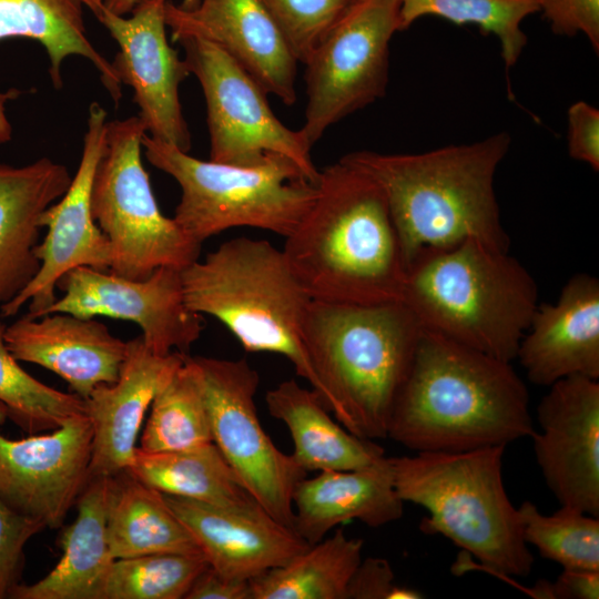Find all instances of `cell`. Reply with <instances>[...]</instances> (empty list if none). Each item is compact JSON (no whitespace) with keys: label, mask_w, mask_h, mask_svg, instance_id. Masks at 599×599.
I'll return each instance as SVG.
<instances>
[{"label":"cell","mask_w":599,"mask_h":599,"mask_svg":"<svg viewBox=\"0 0 599 599\" xmlns=\"http://www.w3.org/2000/svg\"><path fill=\"white\" fill-rule=\"evenodd\" d=\"M522 535L540 556L562 569L599 570V518L560 506L550 515L540 512L531 501L518 507Z\"/></svg>","instance_id":"34"},{"label":"cell","mask_w":599,"mask_h":599,"mask_svg":"<svg viewBox=\"0 0 599 599\" xmlns=\"http://www.w3.org/2000/svg\"><path fill=\"white\" fill-rule=\"evenodd\" d=\"M197 366L213 443L256 502L293 528V491L306 471L281 451L263 429L255 395L257 372L246 359L193 356Z\"/></svg>","instance_id":"12"},{"label":"cell","mask_w":599,"mask_h":599,"mask_svg":"<svg viewBox=\"0 0 599 599\" xmlns=\"http://www.w3.org/2000/svg\"><path fill=\"white\" fill-rule=\"evenodd\" d=\"M148 161L172 176L181 189L174 221L195 241L233 227H254L287 237L317 196L291 159L271 154L253 166L193 158L176 146L144 134Z\"/></svg>","instance_id":"8"},{"label":"cell","mask_w":599,"mask_h":599,"mask_svg":"<svg viewBox=\"0 0 599 599\" xmlns=\"http://www.w3.org/2000/svg\"><path fill=\"white\" fill-rule=\"evenodd\" d=\"M425 596L410 587L395 585L389 599H420Z\"/></svg>","instance_id":"44"},{"label":"cell","mask_w":599,"mask_h":599,"mask_svg":"<svg viewBox=\"0 0 599 599\" xmlns=\"http://www.w3.org/2000/svg\"><path fill=\"white\" fill-rule=\"evenodd\" d=\"M71 180L65 165L47 156L22 166L0 162V307L39 271L40 217Z\"/></svg>","instance_id":"24"},{"label":"cell","mask_w":599,"mask_h":599,"mask_svg":"<svg viewBox=\"0 0 599 599\" xmlns=\"http://www.w3.org/2000/svg\"><path fill=\"white\" fill-rule=\"evenodd\" d=\"M113 476L90 477L75 506L77 518L58 539L62 556L55 567L34 583H19L12 599H101L113 562L106 519Z\"/></svg>","instance_id":"25"},{"label":"cell","mask_w":599,"mask_h":599,"mask_svg":"<svg viewBox=\"0 0 599 599\" xmlns=\"http://www.w3.org/2000/svg\"><path fill=\"white\" fill-rule=\"evenodd\" d=\"M181 280L191 311L220 321L248 353L286 357L323 400L303 338L312 298L283 250L265 240L235 237L182 270Z\"/></svg>","instance_id":"7"},{"label":"cell","mask_w":599,"mask_h":599,"mask_svg":"<svg viewBox=\"0 0 599 599\" xmlns=\"http://www.w3.org/2000/svg\"><path fill=\"white\" fill-rule=\"evenodd\" d=\"M498 132L468 144L415 154L355 151L341 158L373 179L384 192L403 258L473 238L508 251L494 190L498 165L510 146Z\"/></svg>","instance_id":"2"},{"label":"cell","mask_w":599,"mask_h":599,"mask_svg":"<svg viewBox=\"0 0 599 599\" xmlns=\"http://www.w3.org/2000/svg\"><path fill=\"white\" fill-rule=\"evenodd\" d=\"M106 111L92 102L77 173L65 193L40 217L41 227L48 231L35 247L39 271L12 301L0 307L2 317L17 315L26 304V315L41 317L57 300V284L67 272L78 266L110 268L111 246L91 207L92 183L106 149Z\"/></svg>","instance_id":"14"},{"label":"cell","mask_w":599,"mask_h":599,"mask_svg":"<svg viewBox=\"0 0 599 599\" xmlns=\"http://www.w3.org/2000/svg\"><path fill=\"white\" fill-rule=\"evenodd\" d=\"M505 448L390 457L394 486L404 502L426 509L424 534L445 536L494 575L527 577L534 556L502 481Z\"/></svg>","instance_id":"6"},{"label":"cell","mask_w":599,"mask_h":599,"mask_svg":"<svg viewBox=\"0 0 599 599\" xmlns=\"http://www.w3.org/2000/svg\"><path fill=\"white\" fill-rule=\"evenodd\" d=\"M399 12V0H355L304 63L307 99L300 131L311 146L333 124L385 95Z\"/></svg>","instance_id":"10"},{"label":"cell","mask_w":599,"mask_h":599,"mask_svg":"<svg viewBox=\"0 0 599 599\" xmlns=\"http://www.w3.org/2000/svg\"><path fill=\"white\" fill-rule=\"evenodd\" d=\"M293 528L311 546L337 525L358 520L377 528L403 516L392 458L354 470H324L303 478L293 491Z\"/></svg>","instance_id":"23"},{"label":"cell","mask_w":599,"mask_h":599,"mask_svg":"<svg viewBox=\"0 0 599 599\" xmlns=\"http://www.w3.org/2000/svg\"><path fill=\"white\" fill-rule=\"evenodd\" d=\"M145 133L139 115L108 122L106 149L91 191L93 219L111 246L109 270L131 280L163 266L182 271L202 248L158 205L141 160Z\"/></svg>","instance_id":"9"},{"label":"cell","mask_w":599,"mask_h":599,"mask_svg":"<svg viewBox=\"0 0 599 599\" xmlns=\"http://www.w3.org/2000/svg\"><path fill=\"white\" fill-rule=\"evenodd\" d=\"M84 0H0V41L26 38L40 43L49 59V74L55 89L63 81L61 67L71 55L88 59L99 71L102 84L118 104L121 82L112 64L91 43L84 23ZM20 91L0 92V144L12 136L6 103Z\"/></svg>","instance_id":"26"},{"label":"cell","mask_w":599,"mask_h":599,"mask_svg":"<svg viewBox=\"0 0 599 599\" xmlns=\"http://www.w3.org/2000/svg\"><path fill=\"white\" fill-rule=\"evenodd\" d=\"M4 341L16 359L51 370L83 399L116 380L126 352L103 323L69 313L23 315L6 326Z\"/></svg>","instance_id":"22"},{"label":"cell","mask_w":599,"mask_h":599,"mask_svg":"<svg viewBox=\"0 0 599 599\" xmlns=\"http://www.w3.org/2000/svg\"><path fill=\"white\" fill-rule=\"evenodd\" d=\"M400 31L416 20L434 16L453 24L475 26L500 42L501 58L508 72L519 60L527 35L522 21L539 12L537 0H399Z\"/></svg>","instance_id":"32"},{"label":"cell","mask_w":599,"mask_h":599,"mask_svg":"<svg viewBox=\"0 0 599 599\" xmlns=\"http://www.w3.org/2000/svg\"><path fill=\"white\" fill-rule=\"evenodd\" d=\"M206 567L203 555L163 552L114 559L101 599H184Z\"/></svg>","instance_id":"35"},{"label":"cell","mask_w":599,"mask_h":599,"mask_svg":"<svg viewBox=\"0 0 599 599\" xmlns=\"http://www.w3.org/2000/svg\"><path fill=\"white\" fill-rule=\"evenodd\" d=\"M317 190L282 248L306 293L331 303L400 302L406 266L379 185L339 159L319 171Z\"/></svg>","instance_id":"3"},{"label":"cell","mask_w":599,"mask_h":599,"mask_svg":"<svg viewBox=\"0 0 599 599\" xmlns=\"http://www.w3.org/2000/svg\"><path fill=\"white\" fill-rule=\"evenodd\" d=\"M296 60L305 63L355 0H260Z\"/></svg>","instance_id":"36"},{"label":"cell","mask_w":599,"mask_h":599,"mask_svg":"<svg viewBox=\"0 0 599 599\" xmlns=\"http://www.w3.org/2000/svg\"><path fill=\"white\" fill-rule=\"evenodd\" d=\"M551 591L552 599H598L599 570L562 569Z\"/></svg>","instance_id":"42"},{"label":"cell","mask_w":599,"mask_h":599,"mask_svg":"<svg viewBox=\"0 0 599 599\" xmlns=\"http://www.w3.org/2000/svg\"><path fill=\"white\" fill-rule=\"evenodd\" d=\"M166 1L140 0L129 18L112 12L103 1L84 4L119 44L111 64L121 84L133 89L149 135L189 152L191 133L179 87L190 71L166 39Z\"/></svg>","instance_id":"15"},{"label":"cell","mask_w":599,"mask_h":599,"mask_svg":"<svg viewBox=\"0 0 599 599\" xmlns=\"http://www.w3.org/2000/svg\"><path fill=\"white\" fill-rule=\"evenodd\" d=\"M4 331L6 325L0 318V403L4 405L8 418L31 435L55 429L85 414L82 397L41 383L19 365L7 347Z\"/></svg>","instance_id":"33"},{"label":"cell","mask_w":599,"mask_h":599,"mask_svg":"<svg viewBox=\"0 0 599 599\" xmlns=\"http://www.w3.org/2000/svg\"><path fill=\"white\" fill-rule=\"evenodd\" d=\"M125 471L164 495L225 507L260 506L214 443L154 453L136 447Z\"/></svg>","instance_id":"29"},{"label":"cell","mask_w":599,"mask_h":599,"mask_svg":"<svg viewBox=\"0 0 599 599\" xmlns=\"http://www.w3.org/2000/svg\"><path fill=\"white\" fill-rule=\"evenodd\" d=\"M7 418L0 403V426ZM92 439L85 414L44 435L10 439L0 432V497L44 528L61 527L90 479Z\"/></svg>","instance_id":"16"},{"label":"cell","mask_w":599,"mask_h":599,"mask_svg":"<svg viewBox=\"0 0 599 599\" xmlns=\"http://www.w3.org/2000/svg\"><path fill=\"white\" fill-rule=\"evenodd\" d=\"M164 19L172 41L196 37L237 61L267 94L296 102L297 63L285 38L260 0H201L193 10L166 1Z\"/></svg>","instance_id":"18"},{"label":"cell","mask_w":599,"mask_h":599,"mask_svg":"<svg viewBox=\"0 0 599 599\" xmlns=\"http://www.w3.org/2000/svg\"><path fill=\"white\" fill-rule=\"evenodd\" d=\"M422 332L402 302L311 301L304 344L325 406L353 435L387 438L392 409Z\"/></svg>","instance_id":"4"},{"label":"cell","mask_w":599,"mask_h":599,"mask_svg":"<svg viewBox=\"0 0 599 599\" xmlns=\"http://www.w3.org/2000/svg\"><path fill=\"white\" fill-rule=\"evenodd\" d=\"M106 537L113 559L163 552L203 555L163 494L128 471L112 477Z\"/></svg>","instance_id":"28"},{"label":"cell","mask_w":599,"mask_h":599,"mask_svg":"<svg viewBox=\"0 0 599 599\" xmlns=\"http://www.w3.org/2000/svg\"><path fill=\"white\" fill-rule=\"evenodd\" d=\"M186 355H159L142 336L126 342L116 380L98 385L84 398L93 432L90 477L114 476L132 465L145 414Z\"/></svg>","instance_id":"20"},{"label":"cell","mask_w":599,"mask_h":599,"mask_svg":"<svg viewBox=\"0 0 599 599\" xmlns=\"http://www.w3.org/2000/svg\"><path fill=\"white\" fill-rule=\"evenodd\" d=\"M534 432L528 390L511 363L423 329L388 438L416 453H458Z\"/></svg>","instance_id":"1"},{"label":"cell","mask_w":599,"mask_h":599,"mask_svg":"<svg viewBox=\"0 0 599 599\" xmlns=\"http://www.w3.org/2000/svg\"><path fill=\"white\" fill-rule=\"evenodd\" d=\"M539 12L558 35L582 33L599 52V0H537Z\"/></svg>","instance_id":"38"},{"label":"cell","mask_w":599,"mask_h":599,"mask_svg":"<svg viewBox=\"0 0 599 599\" xmlns=\"http://www.w3.org/2000/svg\"><path fill=\"white\" fill-rule=\"evenodd\" d=\"M150 408L140 449L172 451L213 443L203 386L193 356H185Z\"/></svg>","instance_id":"31"},{"label":"cell","mask_w":599,"mask_h":599,"mask_svg":"<svg viewBox=\"0 0 599 599\" xmlns=\"http://www.w3.org/2000/svg\"><path fill=\"white\" fill-rule=\"evenodd\" d=\"M42 529V524L16 511L0 497V599L9 598L20 583L24 547Z\"/></svg>","instance_id":"37"},{"label":"cell","mask_w":599,"mask_h":599,"mask_svg":"<svg viewBox=\"0 0 599 599\" xmlns=\"http://www.w3.org/2000/svg\"><path fill=\"white\" fill-rule=\"evenodd\" d=\"M140 0H103L104 6L112 12L124 16L133 10ZM201 0H182L179 4L184 10L195 9Z\"/></svg>","instance_id":"43"},{"label":"cell","mask_w":599,"mask_h":599,"mask_svg":"<svg viewBox=\"0 0 599 599\" xmlns=\"http://www.w3.org/2000/svg\"><path fill=\"white\" fill-rule=\"evenodd\" d=\"M163 496L209 566L226 578L250 581L287 564L311 546L261 506L225 507Z\"/></svg>","instance_id":"19"},{"label":"cell","mask_w":599,"mask_h":599,"mask_svg":"<svg viewBox=\"0 0 599 599\" xmlns=\"http://www.w3.org/2000/svg\"><path fill=\"white\" fill-rule=\"evenodd\" d=\"M363 546V539L337 529L287 564L251 579V599H346Z\"/></svg>","instance_id":"30"},{"label":"cell","mask_w":599,"mask_h":599,"mask_svg":"<svg viewBox=\"0 0 599 599\" xmlns=\"http://www.w3.org/2000/svg\"><path fill=\"white\" fill-rule=\"evenodd\" d=\"M184 49L190 73L199 80L206 103L210 161L253 166L271 154L291 159L317 184L311 150L300 130L284 125L272 111L267 93L227 52L215 43L187 37Z\"/></svg>","instance_id":"11"},{"label":"cell","mask_w":599,"mask_h":599,"mask_svg":"<svg viewBox=\"0 0 599 599\" xmlns=\"http://www.w3.org/2000/svg\"><path fill=\"white\" fill-rule=\"evenodd\" d=\"M568 154L599 170V110L586 101L572 103L567 111Z\"/></svg>","instance_id":"39"},{"label":"cell","mask_w":599,"mask_h":599,"mask_svg":"<svg viewBox=\"0 0 599 599\" xmlns=\"http://www.w3.org/2000/svg\"><path fill=\"white\" fill-rule=\"evenodd\" d=\"M94 1H103V0H94Z\"/></svg>","instance_id":"45"},{"label":"cell","mask_w":599,"mask_h":599,"mask_svg":"<svg viewBox=\"0 0 599 599\" xmlns=\"http://www.w3.org/2000/svg\"><path fill=\"white\" fill-rule=\"evenodd\" d=\"M395 575L388 560L368 557L355 569L346 599H389L395 587Z\"/></svg>","instance_id":"40"},{"label":"cell","mask_w":599,"mask_h":599,"mask_svg":"<svg viewBox=\"0 0 599 599\" xmlns=\"http://www.w3.org/2000/svg\"><path fill=\"white\" fill-rule=\"evenodd\" d=\"M549 387L530 436L537 464L560 506L599 517V382L575 375Z\"/></svg>","instance_id":"17"},{"label":"cell","mask_w":599,"mask_h":599,"mask_svg":"<svg viewBox=\"0 0 599 599\" xmlns=\"http://www.w3.org/2000/svg\"><path fill=\"white\" fill-rule=\"evenodd\" d=\"M184 599H251L250 581L226 578L209 566L194 580Z\"/></svg>","instance_id":"41"},{"label":"cell","mask_w":599,"mask_h":599,"mask_svg":"<svg viewBox=\"0 0 599 599\" xmlns=\"http://www.w3.org/2000/svg\"><path fill=\"white\" fill-rule=\"evenodd\" d=\"M63 292L47 309L82 318L104 316L130 321L142 331L146 346L159 355L189 354L200 338L202 315L191 311L183 295L181 271L159 267L144 280L78 266L58 282Z\"/></svg>","instance_id":"13"},{"label":"cell","mask_w":599,"mask_h":599,"mask_svg":"<svg viewBox=\"0 0 599 599\" xmlns=\"http://www.w3.org/2000/svg\"><path fill=\"white\" fill-rule=\"evenodd\" d=\"M400 302L423 329L511 363L538 288L508 251L469 238L419 253L406 268Z\"/></svg>","instance_id":"5"},{"label":"cell","mask_w":599,"mask_h":599,"mask_svg":"<svg viewBox=\"0 0 599 599\" xmlns=\"http://www.w3.org/2000/svg\"><path fill=\"white\" fill-rule=\"evenodd\" d=\"M265 400L271 416L287 427L294 443L292 455L306 473L354 470L385 456L382 446L336 423L319 395L295 379L270 389Z\"/></svg>","instance_id":"27"},{"label":"cell","mask_w":599,"mask_h":599,"mask_svg":"<svg viewBox=\"0 0 599 599\" xmlns=\"http://www.w3.org/2000/svg\"><path fill=\"white\" fill-rule=\"evenodd\" d=\"M516 358L536 385L575 375L599 379V280L575 274L556 303L538 304Z\"/></svg>","instance_id":"21"}]
</instances>
